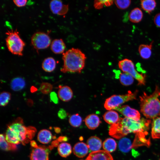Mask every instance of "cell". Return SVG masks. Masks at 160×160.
<instances>
[{
	"instance_id": "6da1fadb",
	"label": "cell",
	"mask_w": 160,
	"mask_h": 160,
	"mask_svg": "<svg viewBox=\"0 0 160 160\" xmlns=\"http://www.w3.org/2000/svg\"><path fill=\"white\" fill-rule=\"evenodd\" d=\"M151 123L150 120L144 118L138 121L125 117L120 118L117 123L110 126L109 134L116 139H120L131 133L145 136Z\"/></svg>"
},
{
	"instance_id": "7a4b0ae2",
	"label": "cell",
	"mask_w": 160,
	"mask_h": 160,
	"mask_svg": "<svg viewBox=\"0 0 160 160\" xmlns=\"http://www.w3.org/2000/svg\"><path fill=\"white\" fill-rule=\"evenodd\" d=\"M36 131L33 127L25 126L22 119L19 117L8 125L4 135L9 143L24 145L31 140Z\"/></svg>"
},
{
	"instance_id": "3957f363",
	"label": "cell",
	"mask_w": 160,
	"mask_h": 160,
	"mask_svg": "<svg viewBox=\"0 0 160 160\" xmlns=\"http://www.w3.org/2000/svg\"><path fill=\"white\" fill-rule=\"evenodd\" d=\"M160 89L156 86L154 92L149 95L145 92L139 97L140 111L146 118L153 119L160 116Z\"/></svg>"
},
{
	"instance_id": "277c9868",
	"label": "cell",
	"mask_w": 160,
	"mask_h": 160,
	"mask_svg": "<svg viewBox=\"0 0 160 160\" xmlns=\"http://www.w3.org/2000/svg\"><path fill=\"white\" fill-rule=\"evenodd\" d=\"M63 65L61 71L80 73L85 66L86 57L85 54L78 49L72 48L63 54Z\"/></svg>"
},
{
	"instance_id": "5b68a950",
	"label": "cell",
	"mask_w": 160,
	"mask_h": 160,
	"mask_svg": "<svg viewBox=\"0 0 160 160\" xmlns=\"http://www.w3.org/2000/svg\"><path fill=\"white\" fill-rule=\"evenodd\" d=\"M5 34L7 35L5 41L9 51L13 54L22 56L25 44L20 37L17 29L7 30Z\"/></svg>"
},
{
	"instance_id": "8992f818",
	"label": "cell",
	"mask_w": 160,
	"mask_h": 160,
	"mask_svg": "<svg viewBox=\"0 0 160 160\" xmlns=\"http://www.w3.org/2000/svg\"><path fill=\"white\" fill-rule=\"evenodd\" d=\"M138 92L137 90L133 92L129 91L125 95H113L106 100L104 107L108 110H114L126 102L136 99Z\"/></svg>"
},
{
	"instance_id": "52a82bcc",
	"label": "cell",
	"mask_w": 160,
	"mask_h": 160,
	"mask_svg": "<svg viewBox=\"0 0 160 160\" xmlns=\"http://www.w3.org/2000/svg\"><path fill=\"white\" fill-rule=\"evenodd\" d=\"M119 68L124 73H128L135 79L138 84L144 85L145 84V76L143 73H139L135 69L132 61L125 58L119 61L118 63Z\"/></svg>"
},
{
	"instance_id": "ba28073f",
	"label": "cell",
	"mask_w": 160,
	"mask_h": 160,
	"mask_svg": "<svg viewBox=\"0 0 160 160\" xmlns=\"http://www.w3.org/2000/svg\"><path fill=\"white\" fill-rule=\"evenodd\" d=\"M51 43V39L48 35L42 32L35 33L31 37V43L37 50L47 48Z\"/></svg>"
},
{
	"instance_id": "9c48e42d",
	"label": "cell",
	"mask_w": 160,
	"mask_h": 160,
	"mask_svg": "<svg viewBox=\"0 0 160 160\" xmlns=\"http://www.w3.org/2000/svg\"><path fill=\"white\" fill-rule=\"evenodd\" d=\"M50 149L43 145H39L33 148L30 155L31 160H49Z\"/></svg>"
},
{
	"instance_id": "30bf717a",
	"label": "cell",
	"mask_w": 160,
	"mask_h": 160,
	"mask_svg": "<svg viewBox=\"0 0 160 160\" xmlns=\"http://www.w3.org/2000/svg\"><path fill=\"white\" fill-rule=\"evenodd\" d=\"M125 117L138 121L140 118V114L137 110L131 108L127 105L120 106L114 109Z\"/></svg>"
},
{
	"instance_id": "8fae6325",
	"label": "cell",
	"mask_w": 160,
	"mask_h": 160,
	"mask_svg": "<svg viewBox=\"0 0 160 160\" xmlns=\"http://www.w3.org/2000/svg\"><path fill=\"white\" fill-rule=\"evenodd\" d=\"M50 9L54 14L64 15L67 12L68 10V5L63 4L61 0H52L49 4Z\"/></svg>"
},
{
	"instance_id": "7c38bea8",
	"label": "cell",
	"mask_w": 160,
	"mask_h": 160,
	"mask_svg": "<svg viewBox=\"0 0 160 160\" xmlns=\"http://www.w3.org/2000/svg\"><path fill=\"white\" fill-rule=\"evenodd\" d=\"M86 160H113V159L109 153L104 150H99L90 153Z\"/></svg>"
},
{
	"instance_id": "4fadbf2b",
	"label": "cell",
	"mask_w": 160,
	"mask_h": 160,
	"mask_svg": "<svg viewBox=\"0 0 160 160\" xmlns=\"http://www.w3.org/2000/svg\"><path fill=\"white\" fill-rule=\"evenodd\" d=\"M59 97L62 101L67 102L70 100L73 97V92L71 89L67 86H59L58 92Z\"/></svg>"
},
{
	"instance_id": "5bb4252c",
	"label": "cell",
	"mask_w": 160,
	"mask_h": 160,
	"mask_svg": "<svg viewBox=\"0 0 160 160\" xmlns=\"http://www.w3.org/2000/svg\"><path fill=\"white\" fill-rule=\"evenodd\" d=\"M84 121L86 126L90 129H95L101 123L99 116L95 114L87 116L85 119Z\"/></svg>"
},
{
	"instance_id": "9a60e30c",
	"label": "cell",
	"mask_w": 160,
	"mask_h": 160,
	"mask_svg": "<svg viewBox=\"0 0 160 160\" xmlns=\"http://www.w3.org/2000/svg\"><path fill=\"white\" fill-rule=\"evenodd\" d=\"M89 148L87 144L82 142L76 143L73 148L74 155L79 158H83L88 153Z\"/></svg>"
},
{
	"instance_id": "2e32d148",
	"label": "cell",
	"mask_w": 160,
	"mask_h": 160,
	"mask_svg": "<svg viewBox=\"0 0 160 160\" xmlns=\"http://www.w3.org/2000/svg\"><path fill=\"white\" fill-rule=\"evenodd\" d=\"M87 145L89 149L91 151H99L102 146L101 140L99 137L93 136L90 137L87 140Z\"/></svg>"
},
{
	"instance_id": "e0dca14e",
	"label": "cell",
	"mask_w": 160,
	"mask_h": 160,
	"mask_svg": "<svg viewBox=\"0 0 160 160\" xmlns=\"http://www.w3.org/2000/svg\"><path fill=\"white\" fill-rule=\"evenodd\" d=\"M51 49L55 54L63 53L66 47L65 43L61 39H56L52 41L51 44Z\"/></svg>"
},
{
	"instance_id": "ac0fdd59",
	"label": "cell",
	"mask_w": 160,
	"mask_h": 160,
	"mask_svg": "<svg viewBox=\"0 0 160 160\" xmlns=\"http://www.w3.org/2000/svg\"><path fill=\"white\" fill-rule=\"evenodd\" d=\"M153 41L149 44H141L138 47V52L140 57L143 59H148L151 56Z\"/></svg>"
},
{
	"instance_id": "d6986e66",
	"label": "cell",
	"mask_w": 160,
	"mask_h": 160,
	"mask_svg": "<svg viewBox=\"0 0 160 160\" xmlns=\"http://www.w3.org/2000/svg\"><path fill=\"white\" fill-rule=\"evenodd\" d=\"M104 121L107 123L112 125L117 123L119 119L118 113L113 110H108L103 116Z\"/></svg>"
},
{
	"instance_id": "ffe728a7",
	"label": "cell",
	"mask_w": 160,
	"mask_h": 160,
	"mask_svg": "<svg viewBox=\"0 0 160 160\" xmlns=\"http://www.w3.org/2000/svg\"><path fill=\"white\" fill-rule=\"evenodd\" d=\"M143 17V13L139 8H135L132 10L129 15V20L132 23H137L140 22Z\"/></svg>"
},
{
	"instance_id": "44dd1931",
	"label": "cell",
	"mask_w": 160,
	"mask_h": 160,
	"mask_svg": "<svg viewBox=\"0 0 160 160\" xmlns=\"http://www.w3.org/2000/svg\"><path fill=\"white\" fill-rule=\"evenodd\" d=\"M52 138L51 132L48 130L43 129L38 133L37 139L38 141L43 144L48 143Z\"/></svg>"
},
{
	"instance_id": "7402d4cb",
	"label": "cell",
	"mask_w": 160,
	"mask_h": 160,
	"mask_svg": "<svg viewBox=\"0 0 160 160\" xmlns=\"http://www.w3.org/2000/svg\"><path fill=\"white\" fill-rule=\"evenodd\" d=\"M25 86V80L21 77H17L13 79L10 82L11 88L15 91H18L23 89Z\"/></svg>"
},
{
	"instance_id": "603a6c76",
	"label": "cell",
	"mask_w": 160,
	"mask_h": 160,
	"mask_svg": "<svg viewBox=\"0 0 160 160\" xmlns=\"http://www.w3.org/2000/svg\"><path fill=\"white\" fill-rule=\"evenodd\" d=\"M57 150L59 155L63 157H66L69 156L72 151L70 144L65 142H63L59 144Z\"/></svg>"
},
{
	"instance_id": "cb8c5ba5",
	"label": "cell",
	"mask_w": 160,
	"mask_h": 160,
	"mask_svg": "<svg viewBox=\"0 0 160 160\" xmlns=\"http://www.w3.org/2000/svg\"><path fill=\"white\" fill-rule=\"evenodd\" d=\"M151 134L153 139L160 138V117L153 119L152 123Z\"/></svg>"
},
{
	"instance_id": "d4e9b609",
	"label": "cell",
	"mask_w": 160,
	"mask_h": 160,
	"mask_svg": "<svg viewBox=\"0 0 160 160\" xmlns=\"http://www.w3.org/2000/svg\"><path fill=\"white\" fill-rule=\"evenodd\" d=\"M56 64L55 61L53 58L48 57L44 59L43 61L42 67L45 71L51 72L55 69Z\"/></svg>"
},
{
	"instance_id": "484cf974",
	"label": "cell",
	"mask_w": 160,
	"mask_h": 160,
	"mask_svg": "<svg viewBox=\"0 0 160 160\" xmlns=\"http://www.w3.org/2000/svg\"><path fill=\"white\" fill-rule=\"evenodd\" d=\"M140 1L142 8L149 14L154 10L156 6V3L154 0H143Z\"/></svg>"
},
{
	"instance_id": "4316f807",
	"label": "cell",
	"mask_w": 160,
	"mask_h": 160,
	"mask_svg": "<svg viewBox=\"0 0 160 160\" xmlns=\"http://www.w3.org/2000/svg\"><path fill=\"white\" fill-rule=\"evenodd\" d=\"M102 145L104 150L108 153L112 152L115 151L117 147L116 141L113 139L111 138L105 140Z\"/></svg>"
},
{
	"instance_id": "83f0119b",
	"label": "cell",
	"mask_w": 160,
	"mask_h": 160,
	"mask_svg": "<svg viewBox=\"0 0 160 160\" xmlns=\"http://www.w3.org/2000/svg\"><path fill=\"white\" fill-rule=\"evenodd\" d=\"M1 148L5 151H13L17 149L16 145L8 142L5 139V135L1 134L0 136Z\"/></svg>"
},
{
	"instance_id": "f1b7e54d",
	"label": "cell",
	"mask_w": 160,
	"mask_h": 160,
	"mask_svg": "<svg viewBox=\"0 0 160 160\" xmlns=\"http://www.w3.org/2000/svg\"><path fill=\"white\" fill-rule=\"evenodd\" d=\"M132 147V145L130 140L127 138H122L119 142V148L123 152H128Z\"/></svg>"
},
{
	"instance_id": "f546056e",
	"label": "cell",
	"mask_w": 160,
	"mask_h": 160,
	"mask_svg": "<svg viewBox=\"0 0 160 160\" xmlns=\"http://www.w3.org/2000/svg\"><path fill=\"white\" fill-rule=\"evenodd\" d=\"M119 79L121 84L125 86L131 85L134 82V78L129 74L121 73L119 76Z\"/></svg>"
},
{
	"instance_id": "4dcf8cb0",
	"label": "cell",
	"mask_w": 160,
	"mask_h": 160,
	"mask_svg": "<svg viewBox=\"0 0 160 160\" xmlns=\"http://www.w3.org/2000/svg\"><path fill=\"white\" fill-rule=\"evenodd\" d=\"M69 122L71 126L75 127H77L81 125L82 119L79 114L77 113L73 114L70 117Z\"/></svg>"
},
{
	"instance_id": "1f68e13d",
	"label": "cell",
	"mask_w": 160,
	"mask_h": 160,
	"mask_svg": "<svg viewBox=\"0 0 160 160\" xmlns=\"http://www.w3.org/2000/svg\"><path fill=\"white\" fill-rule=\"evenodd\" d=\"M11 98L10 93L7 92H3L0 95V105L1 106H5L8 103Z\"/></svg>"
},
{
	"instance_id": "d6a6232c",
	"label": "cell",
	"mask_w": 160,
	"mask_h": 160,
	"mask_svg": "<svg viewBox=\"0 0 160 160\" xmlns=\"http://www.w3.org/2000/svg\"><path fill=\"white\" fill-rule=\"evenodd\" d=\"M114 3L119 9H124L128 8L131 3V1L129 0H115Z\"/></svg>"
},
{
	"instance_id": "836d02e7",
	"label": "cell",
	"mask_w": 160,
	"mask_h": 160,
	"mask_svg": "<svg viewBox=\"0 0 160 160\" xmlns=\"http://www.w3.org/2000/svg\"><path fill=\"white\" fill-rule=\"evenodd\" d=\"M113 1L111 0H96L94 2V6L97 9L102 8L104 5L109 6L112 5Z\"/></svg>"
},
{
	"instance_id": "e575fe53",
	"label": "cell",
	"mask_w": 160,
	"mask_h": 160,
	"mask_svg": "<svg viewBox=\"0 0 160 160\" xmlns=\"http://www.w3.org/2000/svg\"><path fill=\"white\" fill-rule=\"evenodd\" d=\"M53 88L52 85L47 82H43L40 85V90L44 94H47L50 93Z\"/></svg>"
},
{
	"instance_id": "d590c367",
	"label": "cell",
	"mask_w": 160,
	"mask_h": 160,
	"mask_svg": "<svg viewBox=\"0 0 160 160\" xmlns=\"http://www.w3.org/2000/svg\"><path fill=\"white\" fill-rule=\"evenodd\" d=\"M50 100L55 104L58 102V99L56 93L54 92H51L50 95Z\"/></svg>"
},
{
	"instance_id": "8d00e7d4",
	"label": "cell",
	"mask_w": 160,
	"mask_h": 160,
	"mask_svg": "<svg viewBox=\"0 0 160 160\" xmlns=\"http://www.w3.org/2000/svg\"><path fill=\"white\" fill-rule=\"evenodd\" d=\"M13 1L17 6L20 7L25 6L27 3V1L26 0H14Z\"/></svg>"
},
{
	"instance_id": "74e56055",
	"label": "cell",
	"mask_w": 160,
	"mask_h": 160,
	"mask_svg": "<svg viewBox=\"0 0 160 160\" xmlns=\"http://www.w3.org/2000/svg\"><path fill=\"white\" fill-rule=\"evenodd\" d=\"M57 114L59 117L61 119H65L67 116L66 111L63 109H61L60 110Z\"/></svg>"
},
{
	"instance_id": "f35d334b",
	"label": "cell",
	"mask_w": 160,
	"mask_h": 160,
	"mask_svg": "<svg viewBox=\"0 0 160 160\" xmlns=\"http://www.w3.org/2000/svg\"><path fill=\"white\" fill-rule=\"evenodd\" d=\"M154 22L155 25L160 28V12L156 14L154 18Z\"/></svg>"
},
{
	"instance_id": "ab89813d",
	"label": "cell",
	"mask_w": 160,
	"mask_h": 160,
	"mask_svg": "<svg viewBox=\"0 0 160 160\" xmlns=\"http://www.w3.org/2000/svg\"><path fill=\"white\" fill-rule=\"evenodd\" d=\"M68 140L67 137L65 136H60L57 139L59 142H63L67 141Z\"/></svg>"
},
{
	"instance_id": "60d3db41",
	"label": "cell",
	"mask_w": 160,
	"mask_h": 160,
	"mask_svg": "<svg viewBox=\"0 0 160 160\" xmlns=\"http://www.w3.org/2000/svg\"><path fill=\"white\" fill-rule=\"evenodd\" d=\"M30 142L31 146L33 148H36L38 147V145L35 141L31 140Z\"/></svg>"
},
{
	"instance_id": "b9f144b4",
	"label": "cell",
	"mask_w": 160,
	"mask_h": 160,
	"mask_svg": "<svg viewBox=\"0 0 160 160\" xmlns=\"http://www.w3.org/2000/svg\"><path fill=\"white\" fill-rule=\"evenodd\" d=\"M54 130L55 132L57 133H59L61 131L60 128L58 127H55Z\"/></svg>"
},
{
	"instance_id": "7bdbcfd3",
	"label": "cell",
	"mask_w": 160,
	"mask_h": 160,
	"mask_svg": "<svg viewBox=\"0 0 160 160\" xmlns=\"http://www.w3.org/2000/svg\"><path fill=\"white\" fill-rule=\"evenodd\" d=\"M28 104V105H29L31 106L33 104V101L31 100H28L27 101Z\"/></svg>"
},
{
	"instance_id": "ee69618b",
	"label": "cell",
	"mask_w": 160,
	"mask_h": 160,
	"mask_svg": "<svg viewBox=\"0 0 160 160\" xmlns=\"http://www.w3.org/2000/svg\"><path fill=\"white\" fill-rule=\"evenodd\" d=\"M159 160H160V159H159Z\"/></svg>"
},
{
	"instance_id": "f6af8a7d",
	"label": "cell",
	"mask_w": 160,
	"mask_h": 160,
	"mask_svg": "<svg viewBox=\"0 0 160 160\" xmlns=\"http://www.w3.org/2000/svg\"></svg>"
}]
</instances>
